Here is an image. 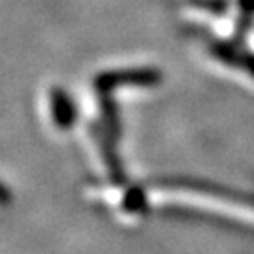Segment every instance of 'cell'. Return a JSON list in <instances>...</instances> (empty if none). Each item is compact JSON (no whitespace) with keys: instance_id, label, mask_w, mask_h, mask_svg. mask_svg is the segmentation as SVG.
I'll return each instance as SVG.
<instances>
[{"instance_id":"1","label":"cell","mask_w":254,"mask_h":254,"mask_svg":"<svg viewBox=\"0 0 254 254\" xmlns=\"http://www.w3.org/2000/svg\"><path fill=\"white\" fill-rule=\"evenodd\" d=\"M66 94H55V106H53V115H55V121H57V125H61V127H66L68 123H70V119H72V113H70V106H68V100L64 98Z\"/></svg>"}]
</instances>
